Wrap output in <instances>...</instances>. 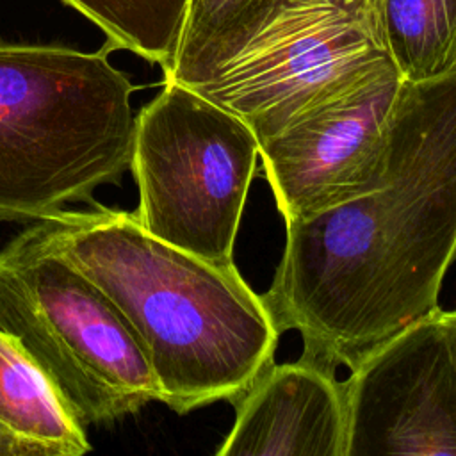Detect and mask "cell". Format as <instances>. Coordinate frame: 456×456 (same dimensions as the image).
<instances>
[{
	"instance_id": "cell-4",
	"label": "cell",
	"mask_w": 456,
	"mask_h": 456,
	"mask_svg": "<svg viewBox=\"0 0 456 456\" xmlns=\"http://www.w3.org/2000/svg\"><path fill=\"white\" fill-rule=\"evenodd\" d=\"M0 328L84 426L119 420L160 399L141 344L109 297L75 267L18 237L0 251Z\"/></svg>"
},
{
	"instance_id": "cell-8",
	"label": "cell",
	"mask_w": 456,
	"mask_h": 456,
	"mask_svg": "<svg viewBox=\"0 0 456 456\" xmlns=\"http://www.w3.org/2000/svg\"><path fill=\"white\" fill-rule=\"evenodd\" d=\"M403 82L397 68L387 69L258 146L285 223L346 201L379 178Z\"/></svg>"
},
{
	"instance_id": "cell-1",
	"label": "cell",
	"mask_w": 456,
	"mask_h": 456,
	"mask_svg": "<svg viewBox=\"0 0 456 456\" xmlns=\"http://www.w3.org/2000/svg\"><path fill=\"white\" fill-rule=\"evenodd\" d=\"M285 226L262 296L278 330L301 335V358L351 370L433 314L456 260V71L403 82L369 189Z\"/></svg>"
},
{
	"instance_id": "cell-12",
	"label": "cell",
	"mask_w": 456,
	"mask_h": 456,
	"mask_svg": "<svg viewBox=\"0 0 456 456\" xmlns=\"http://www.w3.org/2000/svg\"><path fill=\"white\" fill-rule=\"evenodd\" d=\"M383 32L403 80L456 71V0H383Z\"/></svg>"
},
{
	"instance_id": "cell-6",
	"label": "cell",
	"mask_w": 456,
	"mask_h": 456,
	"mask_svg": "<svg viewBox=\"0 0 456 456\" xmlns=\"http://www.w3.org/2000/svg\"><path fill=\"white\" fill-rule=\"evenodd\" d=\"M392 68L383 0H287L191 91L237 116L260 146Z\"/></svg>"
},
{
	"instance_id": "cell-14",
	"label": "cell",
	"mask_w": 456,
	"mask_h": 456,
	"mask_svg": "<svg viewBox=\"0 0 456 456\" xmlns=\"http://www.w3.org/2000/svg\"><path fill=\"white\" fill-rule=\"evenodd\" d=\"M440 319H442V326H444V333H445V340L451 351V358L456 369V310H442L440 312Z\"/></svg>"
},
{
	"instance_id": "cell-3",
	"label": "cell",
	"mask_w": 456,
	"mask_h": 456,
	"mask_svg": "<svg viewBox=\"0 0 456 456\" xmlns=\"http://www.w3.org/2000/svg\"><path fill=\"white\" fill-rule=\"evenodd\" d=\"M110 52L0 43V223L91 203L130 169L134 86Z\"/></svg>"
},
{
	"instance_id": "cell-9",
	"label": "cell",
	"mask_w": 456,
	"mask_h": 456,
	"mask_svg": "<svg viewBox=\"0 0 456 456\" xmlns=\"http://www.w3.org/2000/svg\"><path fill=\"white\" fill-rule=\"evenodd\" d=\"M233 404L216 456H346L347 411L335 370L305 358L273 362Z\"/></svg>"
},
{
	"instance_id": "cell-11",
	"label": "cell",
	"mask_w": 456,
	"mask_h": 456,
	"mask_svg": "<svg viewBox=\"0 0 456 456\" xmlns=\"http://www.w3.org/2000/svg\"><path fill=\"white\" fill-rule=\"evenodd\" d=\"M287 0H187L164 82L187 89L232 57Z\"/></svg>"
},
{
	"instance_id": "cell-7",
	"label": "cell",
	"mask_w": 456,
	"mask_h": 456,
	"mask_svg": "<svg viewBox=\"0 0 456 456\" xmlns=\"http://www.w3.org/2000/svg\"><path fill=\"white\" fill-rule=\"evenodd\" d=\"M440 312L372 349L342 381L346 456H456V369Z\"/></svg>"
},
{
	"instance_id": "cell-10",
	"label": "cell",
	"mask_w": 456,
	"mask_h": 456,
	"mask_svg": "<svg viewBox=\"0 0 456 456\" xmlns=\"http://www.w3.org/2000/svg\"><path fill=\"white\" fill-rule=\"evenodd\" d=\"M86 426L21 344L0 328V456H80Z\"/></svg>"
},
{
	"instance_id": "cell-2",
	"label": "cell",
	"mask_w": 456,
	"mask_h": 456,
	"mask_svg": "<svg viewBox=\"0 0 456 456\" xmlns=\"http://www.w3.org/2000/svg\"><path fill=\"white\" fill-rule=\"evenodd\" d=\"M91 280L141 344L159 403L178 415L233 403L274 362L281 331L235 262H212L150 235L134 214L91 201L18 235Z\"/></svg>"
},
{
	"instance_id": "cell-13",
	"label": "cell",
	"mask_w": 456,
	"mask_h": 456,
	"mask_svg": "<svg viewBox=\"0 0 456 456\" xmlns=\"http://www.w3.org/2000/svg\"><path fill=\"white\" fill-rule=\"evenodd\" d=\"M103 30L110 50L121 48L169 68L187 0H64Z\"/></svg>"
},
{
	"instance_id": "cell-5",
	"label": "cell",
	"mask_w": 456,
	"mask_h": 456,
	"mask_svg": "<svg viewBox=\"0 0 456 456\" xmlns=\"http://www.w3.org/2000/svg\"><path fill=\"white\" fill-rule=\"evenodd\" d=\"M258 157L255 134L237 116L180 84L164 82L135 114L134 217L175 248L233 262Z\"/></svg>"
}]
</instances>
